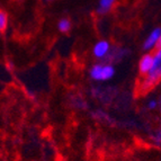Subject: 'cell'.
<instances>
[{
    "label": "cell",
    "mask_w": 161,
    "mask_h": 161,
    "mask_svg": "<svg viewBox=\"0 0 161 161\" xmlns=\"http://www.w3.org/2000/svg\"><path fill=\"white\" fill-rule=\"evenodd\" d=\"M115 75V69L110 64H95L90 70V77L97 81H106Z\"/></svg>",
    "instance_id": "obj_1"
},
{
    "label": "cell",
    "mask_w": 161,
    "mask_h": 161,
    "mask_svg": "<svg viewBox=\"0 0 161 161\" xmlns=\"http://www.w3.org/2000/svg\"><path fill=\"white\" fill-rule=\"evenodd\" d=\"M160 79H161V65L157 68V69L150 71L148 75H145L144 79L141 82V85H140V92H147L152 87L156 86Z\"/></svg>",
    "instance_id": "obj_2"
},
{
    "label": "cell",
    "mask_w": 161,
    "mask_h": 161,
    "mask_svg": "<svg viewBox=\"0 0 161 161\" xmlns=\"http://www.w3.org/2000/svg\"><path fill=\"white\" fill-rule=\"evenodd\" d=\"M160 36H161V28L160 27H157L156 30H153L149 34L148 37H147L144 44H143V48L147 50V51H150V50L154 48L156 46H158Z\"/></svg>",
    "instance_id": "obj_3"
},
{
    "label": "cell",
    "mask_w": 161,
    "mask_h": 161,
    "mask_svg": "<svg viewBox=\"0 0 161 161\" xmlns=\"http://www.w3.org/2000/svg\"><path fill=\"white\" fill-rule=\"evenodd\" d=\"M153 67V55L152 54H145L141 58L139 63V71L141 75H147Z\"/></svg>",
    "instance_id": "obj_4"
},
{
    "label": "cell",
    "mask_w": 161,
    "mask_h": 161,
    "mask_svg": "<svg viewBox=\"0 0 161 161\" xmlns=\"http://www.w3.org/2000/svg\"><path fill=\"white\" fill-rule=\"evenodd\" d=\"M109 50H110V45L107 41H99V42H97L95 44L92 53L98 59H103V58H105L107 55Z\"/></svg>",
    "instance_id": "obj_5"
},
{
    "label": "cell",
    "mask_w": 161,
    "mask_h": 161,
    "mask_svg": "<svg viewBox=\"0 0 161 161\" xmlns=\"http://www.w3.org/2000/svg\"><path fill=\"white\" fill-rule=\"evenodd\" d=\"M116 0H100L99 6H98V9H97V13L98 14H106L113 8V6L115 5Z\"/></svg>",
    "instance_id": "obj_6"
},
{
    "label": "cell",
    "mask_w": 161,
    "mask_h": 161,
    "mask_svg": "<svg viewBox=\"0 0 161 161\" xmlns=\"http://www.w3.org/2000/svg\"><path fill=\"white\" fill-rule=\"evenodd\" d=\"M161 65V47H159L158 50L156 51L154 55H153V67H152V70L157 69L158 67ZM151 70V71H152Z\"/></svg>",
    "instance_id": "obj_7"
},
{
    "label": "cell",
    "mask_w": 161,
    "mask_h": 161,
    "mask_svg": "<svg viewBox=\"0 0 161 161\" xmlns=\"http://www.w3.org/2000/svg\"><path fill=\"white\" fill-rule=\"evenodd\" d=\"M58 27H59V30L61 31V32L67 33V32H69L70 28H71V23H70L68 19H61L59 22Z\"/></svg>",
    "instance_id": "obj_8"
},
{
    "label": "cell",
    "mask_w": 161,
    "mask_h": 161,
    "mask_svg": "<svg viewBox=\"0 0 161 161\" xmlns=\"http://www.w3.org/2000/svg\"><path fill=\"white\" fill-rule=\"evenodd\" d=\"M7 24H8V16L5 11H0V31L3 32L7 27Z\"/></svg>",
    "instance_id": "obj_9"
},
{
    "label": "cell",
    "mask_w": 161,
    "mask_h": 161,
    "mask_svg": "<svg viewBox=\"0 0 161 161\" xmlns=\"http://www.w3.org/2000/svg\"><path fill=\"white\" fill-rule=\"evenodd\" d=\"M157 106H158L157 100H151V102H149V104H148V107L150 108V109H154Z\"/></svg>",
    "instance_id": "obj_10"
},
{
    "label": "cell",
    "mask_w": 161,
    "mask_h": 161,
    "mask_svg": "<svg viewBox=\"0 0 161 161\" xmlns=\"http://www.w3.org/2000/svg\"><path fill=\"white\" fill-rule=\"evenodd\" d=\"M157 47H161V36H160V40H159V43H158V46H157Z\"/></svg>",
    "instance_id": "obj_11"
},
{
    "label": "cell",
    "mask_w": 161,
    "mask_h": 161,
    "mask_svg": "<svg viewBox=\"0 0 161 161\" xmlns=\"http://www.w3.org/2000/svg\"><path fill=\"white\" fill-rule=\"evenodd\" d=\"M46 1H48V0H46Z\"/></svg>",
    "instance_id": "obj_12"
}]
</instances>
